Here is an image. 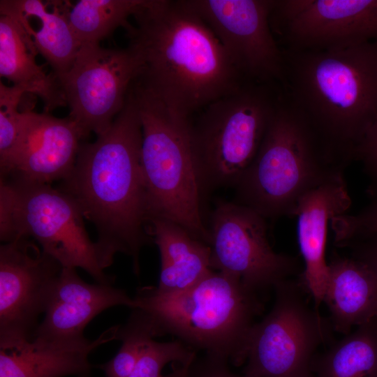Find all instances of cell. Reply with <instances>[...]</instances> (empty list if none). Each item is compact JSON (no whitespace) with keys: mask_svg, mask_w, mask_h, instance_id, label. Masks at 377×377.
Listing matches in <instances>:
<instances>
[{"mask_svg":"<svg viewBox=\"0 0 377 377\" xmlns=\"http://www.w3.org/2000/svg\"><path fill=\"white\" fill-rule=\"evenodd\" d=\"M126 28L136 80L175 116L192 119L245 82L189 0H145Z\"/></svg>","mask_w":377,"mask_h":377,"instance_id":"6da1fadb","label":"cell"},{"mask_svg":"<svg viewBox=\"0 0 377 377\" xmlns=\"http://www.w3.org/2000/svg\"><path fill=\"white\" fill-rule=\"evenodd\" d=\"M142 124L132 87L110 128L91 143L81 144L75 164L59 189L68 194L84 219L94 226L98 264L110 267L118 253L132 259L152 240L148 232L146 187L141 165Z\"/></svg>","mask_w":377,"mask_h":377,"instance_id":"7a4b0ae2","label":"cell"},{"mask_svg":"<svg viewBox=\"0 0 377 377\" xmlns=\"http://www.w3.org/2000/svg\"><path fill=\"white\" fill-rule=\"evenodd\" d=\"M281 50L286 100L327 150L347 165L377 123V42Z\"/></svg>","mask_w":377,"mask_h":377,"instance_id":"3957f363","label":"cell"},{"mask_svg":"<svg viewBox=\"0 0 377 377\" xmlns=\"http://www.w3.org/2000/svg\"><path fill=\"white\" fill-rule=\"evenodd\" d=\"M135 306L149 317L157 337L170 334L207 356L240 365L254 317L261 309L256 291L239 279L213 270L191 287L162 293L138 290Z\"/></svg>","mask_w":377,"mask_h":377,"instance_id":"277c9868","label":"cell"},{"mask_svg":"<svg viewBox=\"0 0 377 377\" xmlns=\"http://www.w3.org/2000/svg\"><path fill=\"white\" fill-rule=\"evenodd\" d=\"M283 93L254 159L235 186L239 203L266 219L294 216L300 198L343 172Z\"/></svg>","mask_w":377,"mask_h":377,"instance_id":"5b68a950","label":"cell"},{"mask_svg":"<svg viewBox=\"0 0 377 377\" xmlns=\"http://www.w3.org/2000/svg\"><path fill=\"white\" fill-rule=\"evenodd\" d=\"M132 89L142 124L140 156L149 220L173 221L209 245L203 219L206 190L192 147L191 120L174 115L136 80Z\"/></svg>","mask_w":377,"mask_h":377,"instance_id":"8992f818","label":"cell"},{"mask_svg":"<svg viewBox=\"0 0 377 377\" xmlns=\"http://www.w3.org/2000/svg\"><path fill=\"white\" fill-rule=\"evenodd\" d=\"M283 96L281 84L246 82L191 120L192 147L206 191L236 185L257 154Z\"/></svg>","mask_w":377,"mask_h":377,"instance_id":"52a82bcc","label":"cell"},{"mask_svg":"<svg viewBox=\"0 0 377 377\" xmlns=\"http://www.w3.org/2000/svg\"><path fill=\"white\" fill-rule=\"evenodd\" d=\"M84 219L75 202L59 188L1 178L0 238L3 243L30 238L63 267L81 268L98 283L112 285L114 279L98 264Z\"/></svg>","mask_w":377,"mask_h":377,"instance_id":"ba28073f","label":"cell"},{"mask_svg":"<svg viewBox=\"0 0 377 377\" xmlns=\"http://www.w3.org/2000/svg\"><path fill=\"white\" fill-rule=\"evenodd\" d=\"M271 311L251 328L246 345L248 377H311L313 353L323 340V321L284 280L275 287Z\"/></svg>","mask_w":377,"mask_h":377,"instance_id":"9c48e42d","label":"cell"},{"mask_svg":"<svg viewBox=\"0 0 377 377\" xmlns=\"http://www.w3.org/2000/svg\"><path fill=\"white\" fill-rule=\"evenodd\" d=\"M140 68L138 55L129 46H81L73 65L59 81L70 108L68 117L85 138L91 132L100 135L110 128Z\"/></svg>","mask_w":377,"mask_h":377,"instance_id":"30bf717a","label":"cell"},{"mask_svg":"<svg viewBox=\"0 0 377 377\" xmlns=\"http://www.w3.org/2000/svg\"><path fill=\"white\" fill-rule=\"evenodd\" d=\"M209 231L212 268L254 291L275 287L297 269V258L272 249L267 219L244 205L219 202Z\"/></svg>","mask_w":377,"mask_h":377,"instance_id":"8fae6325","label":"cell"},{"mask_svg":"<svg viewBox=\"0 0 377 377\" xmlns=\"http://www.w3.org/2000/svg\"><path fill=\"white\" fill-rule=\"evenodd\" d=\"M269 22L283 50L377 42V0H273Z\"/></svg>","mask_w":377,"mask_h":377,"instance_id":"7c38bea8","label":"cell"},{"mask_svg":"<svg viewBox=\"0 0 377 377\" xmlns=\"http://www.w3.org/2000/svg\"><path fill=\"white\" fill-rule=\"evenodd\" d=\"M273 0H189L246 82L282 84L284 59L270 27Z\"/></svg>","mask_w":377,"mask_h":377,"instance_id":"4fadbf2b","label":"cell"},{"mask_svg":"<svg viewBox=\"0 0 377 377\" xmlns=\"http://www.w3.org/2000/svg\"><path fill=\"white\" fill-rule=\"evenodd\" d=\"M63 267L21 237L0 246V347L31 340Z\"/></svg>","mask_w":377,"mask_h":377,"instance_id":"5bb4252c","label":"cell"},{"mask_svg":"<svg viewBox=\"0 0 377 377\" xmlns=\"http://www.w3.org/2000/svg\"><path fill=\"white\" fill-rule=\"evenodd\" d=\"M83 133L68 116L57 118L31 110L20 112L17 138L1 178L51 184L72 171Z\"/></svg>","mask_w":377,"mask_h":377,"instance_id":"9a60e30c","label":"cell"},{"mask_svg":"<svg viewBox=\"0 0 377 377\" xmlns=\"http://www.w3.org/2000/svg\"><path fill=\"white\" fill-rule=\"evenodd\" d=\"M120 305L133 309L135 302L121 289L88 283L75 268L63 267L33 339L61 344L84 342L88 340L83 334L87 325L105 309Z\"/></svg>","mask_w":377,"mask_h":377,"instance_id":"2e32d148","label":"cell"},{"mask_svg":"<svg viewBox=\"0 0 377 377\" xmlns=\"http://www.w3.org/2000/svg\"><path fill=\"white\" fill-rule=\"evenodd\" d=\"M351 205L343 172L310 189L299 200L294 216L304 268V284L312 296L315 310L323 302L329 276L325 246L329 223L346 214Z\"/></svg>","mask_w":377,"mask_h":377,"instance_id":"e0dca14e","label":"cell"},{"mask_svg":"<svg viewBox=\"0 0 377 377\" xmlns=\"http://www.w3.org/2000/svg\"><path fill=\"white\" fill-rule=\"evenodd\" d=\"M119 325L96 339L61 344L35 339L0 347V377H91L89 354L98 346L117 339Z\"/></svg>","mask_w":377,"mask_h":377,"instance_id":"ac0fdd59","label":"cell"},{"mask_svg":"<svg viewBox=\"0 0 377 377\" xmlns=\"http://www.w3.org/2000/svg\"><path fill=\"white\" fill-rule=\"evenodd\" d=\"M323 302L335 330L348 334L355 326L377 320V270L357 258L334 256Z\"/></svg>","mask_w":377,"mask_h":377,"instance_id":"d6986e66","label":"cell"},{"mask_svg":"<svg viewBox=\"0 0 377 377\" xmlns=\"http://www.w3.org/2000/svg\"><path fill=\"white\" fill-rule=\"evenodd\" d=\"M148 232L161 256L156 289L162 293L183 291L212 271L211 247L180 225L161 218L149 220Z\"/></svg>","mask_w":377,"mask_h":377,"instance_id":"ffe728a7","label":"cell"},{"mask_svg":"<svg viewBox=\"0 0 377 377\" xmlns=\"http://www.w3.org/2000/svg\"><path fill=\"white\" fill-rule=\"evenodd\" d=\"M38 52L22 24L6 15L0 16V75L13 84L24 88L27 93L40 97L45 112L67 105L64 92L53 73L47 74L38 65Z\"/></svg>","mask_w":377,"mask_h":377,"instance_id":"44dd1931","label":"cell"},{"mask_svg":"<svg viewBox=\"0 0 377 377\" xmlns=\"http://www.w3.org/2000/svg\"><path fill=\"white\" fill-rule=\"evenodd\" d=\"M0 4L20 13L14 17L30 35L58 80L71 69L81 45L68 22L66 7L58 3L48 11L39 0H1Z\"/></svg>","mask_w":377,"mask_h":377,"instance_id":"7402d4cb","label":"cell"},{"mask_svg":"<svg viewBox=\"0 0 377 377\" xmlns=\"http://www.w3.org/2000/svg\"><path fill=\"white\" fill-rule=\"evenodd\" d=\"M312 368L315 377H377V320L347 334Z\"/></svg>","mask_w":377,"mask_h":377,"instance_id":"603a6c76","label":"cell"},{"mask_svg":"<svg viewBox=\"0 0 377 377\" xmlns=\"http://www.w3.org/2000/svg\"><path fill=\"white\" fill-rule=\"evenodd\" d=\"M145 0H80L66 7L68 22L81 46L99 44L118 27L127 28Z\"/></svg>","mask_w":377,"mask_h":377,"instance_id":"cb8c5ba5","label":"cell"},{"mask_svg":"<svg viewBox=\"0 0 377 377\" xmlns=\"http://www.w3.org/2000/svg\"><path fill=\"white\" fill-rule=\"evenodd\" d=\"M124 326L119 325L117 339L122 342L117 355L99 367L107 377H129L147 346L157 337L147 315L139 309Z\"/></svg>","mask_w":377,"mask_h":377,"instance_id":"d4e9b609","label":"cell"},{"mask_svg":"<svg viewBox=\"0 0 377 377\" xmlns=\"http://www.w3.org/2000/svg\"><path fill=\"white\" fill-rule=\"evenodd\" d=\"M195 359V352L182 341H151L145 348L129 377H163L162 370L170 362L188 363Z\"/></svg>","mask_w":377,"mask_h":377,"instance_id":"484cf974","label":"cell"},{"mask_svg":"<svg viewBox=\"0 0 377 377\" xmlns=\"http://www.w3.org/2000/svg\"><path fill=\"white\" fill-rule=\"evenodd\" d=\"M25 93L21 87L0 82V168L6 164L15 146L20 124L18 107Z\"/></svg>","mask_w":377,"mask_h":377,"instance_id":"4316f807","label":"cell"},{"mask_svg":"<svg viewBox=\"0 0 377 377\" xmlns=\"http://www.w3.org/2000/svg\"><path fill=\"white\" fill-rule=\"evenodd\" d=\"M371 202L355 215L344 214L331 219L335 244L339 246L348 242L377 234V188H369Z\"/></svg>","mask_w":377,"mask_h":377,"instance_id":"83f0119b","label":"cell"},{"mask_svg":"<svg viewBox=\"0 0 377 377\" xmlns=\"http://www.w3.org/2000/svg\"><path fill=\"white\" fill-rule=\"evenodd\" d=\"M355 160L362 162L371 179L369 188H377V123L368 131L357 147Z\"/></svg>","mask_w":377,"mask_h":377,"instance_id":"f1b7e54d","label":"cell"},{"mask_svg":"<svg viewBox=\"0 0 377 377\" xmlns=\"http://www.w3.org/2000/svg\"><path fill=\"white\" fill-rule=\"evenodd\" d=\"M190 377H248L230 371L228 362L207 357L200 362L194 361L190 367Z\"/></svg>","mask_w":377,"mask_h":377,"instance_id":"f546056e","label":"cell"},{"mask_svg":"<svg viewBox=\"0 0 377 377\" xmlns=\"http://www.w3.org/2000/svg\"><path fill=\"white\" fill-rule=\"evenodd\" d=\"M346 246H354V258L364 261L377 270V234L355 239Z\"/></svg>","mask_w":377,"mask_h":377,"instance_id":"4dcf8cb0","label":"cell"},{"mask_svg":"<svg viewBox=\"0 0 377 377\" xmlns=\"http://www.w3.org/2000/svg\"><path fill=\"white\" fill-rule=\"evenodd\" d=\"M193 362L188 363L176 362L173 371L166 376H163V377H190V367Z\"/></svg>","mask_w":377,"mask_h":377,"instance_id":"1f68e13d","label":"cell"}]
</instances>
